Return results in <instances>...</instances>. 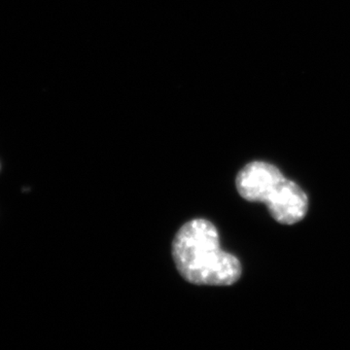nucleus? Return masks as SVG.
Segmentation results:
<instances>
[{
	"mask_svg": "<svg viewBox=\"0 0 350 350\" xmlns=\"http://www.w3.org/2000/svg\"><path fill=\"white\" fill-rule=\"evenodd\" d=\"M284 178L275 165L257 161L248 163L239 172L236 185L244 200L266 204L269 196Z\"/></svg>",
	"mask_w": 350,
	"mask_h": 350,
	"instance_id": "obj_2",
	"label": "nucleus"
},
{
	"mask_svg": "<svg viewBox=\"0 0 350 350\" xmlns=\"http://www.w3.org/2000/svg\"><path fill=\"white\" fill-rule=\"evenodd\" d=\"M265 204L273 218L284 225L300 222L308 209L306 193L300 186L286 178L283 179Z\"/></svg>",
	"mask_w": 350,
	"mask_h": 350,
	"instance_id": "obj_3",
	"label": "nucleus"
},
{
	"mask_svg": "<svg viewBox=\"0 0 350 350\" xmlns=\"http://www.w3.org/2000/svg\"><path fill=\"white\" fill-rule=\"evenodd\" d=\"M172 257L182 278L196 285L229 286L243 271L238 258L221 248L215 226L202 218L179 229L172 241Z\"/></svg>",
	"mask_w": 350,
	"mask_h": 350,
	"instance_id": "obj_1",
	"label": "nucleus"
}]
</instances>
